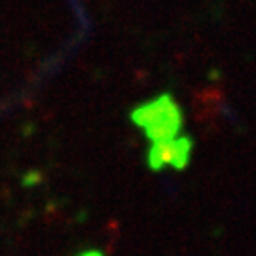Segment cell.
<instances>
[{
	"mask_svg": "<svg viewBox=\"0 0 256 256\" xmlns=\"http://www.w3.org/2000/svg\"><path fill=\"white\" fill-rule=\"evenodd\" d=\"M132 119L146 132L152 146L176 140L182 127V113L170 95H162L138 107L132 113Z\"/></svg>",
	"mask_w": 256,
	"mask_h": 256,
	"instance_id": "obj_1",
	"label": "cell"
},
{
	"mask_svg": "<svg viewBox=\"0 0 256 256\" xmlns=\"http://www.w3.org/2000/svg\"><path fill=\"white\" fill-rule=\"evenodd\" d=\"M192 142L188 138H176L166 144H156L150 150V166L152 170H162L164 166L184 168L190 160Z\"/></svg>",
	"mask_w": 256,
	"mask_h": 256,
	"instance_id": "obj_2",
	"label": "cell"
},
{
	"mask_svg": "<svg viewBox=\"0 0 256 256\" xmlns=\"http://www.w3.org/2000/svg\"><path fill=\"white\" fill-rule=\"evenodd\" d=\"M85 256H99V254H85Z\"/></svg>",
	"mask_w": 256,
	"mask_h": 256,
	"instance_id": "obj_3",
	"label": "cell"
}]
</instances>
